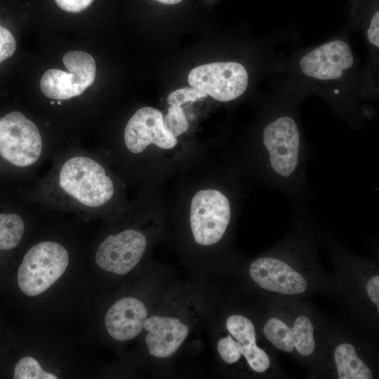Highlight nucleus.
I'll return each mask as SVG.
<instances>
[{"label": "nucleus", "mask_w": 379, "mask_h": 379, "mask_svg": "<svg viewBox=\"0 0 379 379\" xmlns=\"http://www.w3.org/2000/svg\"><path fill=\"white\" fill-rule=\"evenodd\" d=\"M145 237L134 230L108 236L98 246L95 262L101 269L123 275L133 270L146 248Z\"/></svg>", "instance_id": "obj_9"}, {"label": "nucleus", "mask_w": 379, "mask_h": 379, "mask_svg": "<svg viewBox=\"0 0 379 379\" xmlns=\"http://www.w3.org/2000/svg\"><path fill=\"white\" fill-rule=\"evenodd\" d=\"M293 346L298 352L303 356L310 355L314 350L315 341L313 326L305 316L298 317L294 323Z\"/></svg>", "instance_id": "obj_18"}, {"label": "nucleus", "mask_w": 379, "mask_h": 379, "mask_svg": "<svg viewBox=\"0 0 379 379\" xmlns=\"http://www.w3.org/2000/svg\"><path fill=\"white\" fill-rule=\"evenodd\" d=\"M339 379H372L369 368L357 356L354 347L348 343L337 347L334 354Z\"/></svg>", "instance_id": "obj_15"}, {"label": "nucleus", "mask_w": 379, "mask_h": 379, "mask_svg": "<svg viewBox=\"0 0 379 379\" xmlns=\"http://www.w3.org/2000/svg\"><path fill=\"white\" fill-rule=\"evenodd\" d=\"M189 84L220 102L240 97L246 90L248 75L246 68L237 62H216L192 69Z\"/></svg>", "instance_id": "obj_7"}, {"label": "nucleus", "mask_w": 379, "mask_h": 379, "mask_svg": "<svg viewBox=\"0 0 379 379\" xmlns=\"http://www.w3.org/2000/svg\"><path fill=\"white\" fill-rule=\"evenodd\" d=\"M147 311L139 300L128 297L116 302L105 317L106 329L109 335L119 341L136 337L147 319Z\"/></svg>", "instance_id": "obj_14"}, {"label": "nucleus", "mask_w": 379, "mask_h": 379, "mask_svg": "<svg viewBox=\"0 0 379 379\" xmlns=\"http://www.w3.org/2000/svg\"><path fill=\"white\" fill-rule=\"evenodd\" d=\"M264 333L267 339L277 348L284 352L293 350V331L284 321L277 318H271L264 326Z\"/></svg>", "instance_id": "obj_17"}, {"label": "nucleus", "mask_w": 379, "mask_h": 379, "mask_svg": "<svg viewBox=\"0 0 379 379\" xmlns=\"http://www.w3.org/2000/svg\"><path fill=\"white\" fill-rule=\"evenodd\" d=\"M16 49V41L12 33L0 25V62L11 57Z\"/></svg>", "instance_id": "obj_22"}, {"label": "nucleus", "mask_w": 379, "mask_h": 379, "mask_svg": "<svg viewBox=\"0 0 379 379\" xmlns=\"http://www.w3.org/2000/svg\"><path fill=\"white\" fill-rule=\"evenodd\" d=\"M207 95L203 91L191 87L181 88L171 93L167 98V102L169 105L179 104L182 105L185 102H194L197 100L206 98Z\"/></svg>", "instance_id": "obj_21"}, {"label": "nucleus", "mask_w": 379, "mask_h": 379, "mask_svg": "<svg viewBox=\"0 0 379 379\" xmlns=\"http://www.w3.org/2000/svg\"><path fill=\"white\" fill-rule=\"evenodd\" d=\"M312 152L291 114L281 113L268 119L255 149L259 179L286 196L293 208H306L310 197L307 166Z\"/></svg>", "instance_id": "obj_1"}, {"label": "nucleus", "mask_w": 379, "mask_h": 379, "mask_svg": "<svg viewBox=\"0 0 379 379\" xmlns=\"http://www.w3.org/2000/svg\"><path fill=\"white\" fill-rule=\"evenodd\" d=\"M15 379H57V377L44 371L34 358L25 357L21 359L14 369Z\"/></svg>", "instance_id": "obj_19"}, {"label": "nucleus", "mask_w": 379, "mask_h": 379, "mask_svg": "<svg viewBox=\"0 0 379 379\" xmlns=\"http://www.w3.org/2000/svg\"><path fill=\"white\" fill-rule=\"evenodd\" d=\"M367 294L369 298L376 305L379 310V276L371 278L366 285Z\"/></svg>", "instance_id": "obj_25"}, {"label": "nucleus", "mask_w": 379, "mask_h": 379, "mask_svg": "<svg viewBox=\"0 0 379 379\" xmlns=\"http://www.w3.org/2000/svg\"><path fill=\"white\" fill-rule=\"evenodd\" d=\"M124 142L130 152L139 154L151 144L168 149L173 148L178 141L166 128L162 113L157 109L144 107L138 109L128 121Z\"/></svg>", "instance_id": "obj_10"}, {"label": "nucleus", "mask_w": 379, "mask_h": 379, "mask_svg": "<svg viewBox=\"0 0 379 379\" xmlns=\"http://www.w3.org/2000/svg\"><path fill=\"white\" fill-rule=\"evenodd\" d=\"M379 12L377 11L371 19L370 26L367 31V37L371 44L379 47Z\"/></svg>", "instance_id": "obj_24"}, {"label": "nucleus", "mask_w": 379, "mask_h": 379, "mask_svg": "<svg viewBox=\"0 0 379 379\" xmlns=\"http://www.w3.org/2000/svg\"><path fill=\"white\" fill-rule=\"evenodd\" d=\"M170 105L168 113L164 117V124L166 128L177 138L187 130L189 123L180 105Z\"/></svg>", "instance_id": "obj_20"}, {"label": "nucleus", "mask_w": 379, "mask_h": 379, "mask_svg": "<svg viewBox=\"0 0 379 379\" xmlns=\"http://www.w3.org/2000/svg\"><path fill=\"white\" fill-rule=\"evenodd\" d=\"M25 232V223L16 213H0V250L16 247Z\"/></svg>", "instance_id": "obj_16"}, {"label": "nucleus", "mask_w": 379, "mask_h": 379, "mask_svg": "<svg viewBox=\"0 0 379 379\" xmlns=\"http://www.w3.org/2000/svg\"><path fill=\"white\" fill-rule=\"evenodd\" d=\"M250 276L261 288L283 294L295 295L304 292L305 279L285 262L272 257L254 260L250 266Z\"/></svg>", "instance_id": "obj_12"}, {"label": "nucleus", "mask_w": 379, "mask_h": 379, "mask_svg": "<svg viewBox=\"0 0 379 379\" xmlns=\"http://www.w3.org/2000/svg\"><path fill=\"white\" fill-rule=\"evenodd\" d=\"M158 2L165 4H177L182 1V0H155Z\"/></svg>", "instance_id": "obj_26"}, {"label": "nucleus", "mask_w": 379, "mask_h": 379, "mask_svg": "<svg viewBox=\"0 0 379 379\" xmlns=\"http://www.w3.org/2000/svg\"><path fill=\"white\" fill-rule=\"evenodd\" d=\"M63 11L79 13L88 7L93 0H54Z\"/></svg>", "instance_id": "obj_23"}, {"label": "nucleus", "mask_w": 379, "mask_h": 379, "mask_svg": "<svg viewBox=\"0 0 379 379\" xmlns=\"http://www.w3.org/2000/svg\"><path fill=\"white\" fill-rule=\"evenodd\" d=\"M58 185L68 197L89 208L106 204L114 193V183L104 167L84 156L73 157L62 165Z\"/></svg>", "instance_id": "obj_2"}, {"label": "nucleus", "mask_w": 379, "mask_h": 379, "mask_svg": "<svg viewBox=\"0 0 379 379\" xmlns=\"http://www.w3.org/2000/svg\"><path fill=\"white\" fill-rule=\"evenodd\" d=\"M145 343L150 354L158 358L173 355L188 335V327L178 319L152 316L144 323Z\"/></svg>", "instance_id": "obj_13"}, {"label": "nucleus", "mask_w": 379, "mask_h": 379, "mask_svg": "<svg viewBox=\"0 0 379 379\" xmlns=\"http://www.w3.org/2000/svg\"><path fill=\"white\" fill-rule=\"evenodd\" d=\"M62 62L68 72L50 69L40 81L42 93L53 100H67L81 95L95 78V61L86 52L69 51L65 54Z\"/></svg>", "instance_id": "obj_6"}, {"label": "nucleus", "mask_w": 379, "mask_h": 379, "mask_svg": "<svg viewBox=\"0 0 379 379\" xmlns=\"http://www.w3.org/2000/svg\"><path fill=\"white\" fill-rule=\"evenodd\" d=\"M41 133L33 121L13 111L0 117V155L18 167L36 164L41 157Z\"/></svg>", "instance_id": "obj_5"}, {"label": "nucleus", "mask_w": 379, "mask_h": 379, "mask_svg": "<svg viewBox=\"0 0 379 379\" xmlns=\"http://www.w3.org/2000/svg\"><path fill=\"white\" fill-rule=\"evenodd\" d=\"M353 63L354 57L349 45L336 40L305 54L300 61V67L306 76L328 81L342 77Z\"/></svg>", "instance_id": "obj_11"}, {"label": "nucleus", "mask_w": 379, "mask_h": 379, "mask_svg": "<svg viewBox=\"0 0 379 379\" xmlns=\"http://www.w3.org/2000/svg\"><path fill=\"white\" fill-rule=\"evenodd\" d=\"M232 206L227 195L219 190L197 192L190 205V227L194 241L202 246L213 245L225 235L231 221Z\"/></svg>", "instance_id": "obj_4"}, {"label": "nucleus", "mask_w": 379, "mask_h": 379, "mask_svg": "<svg viewBox=\"0 0 379 379\" xmlns=\"http://www.w3.org/2000/svg\"><path fill=\"white\" fill-rule=\"evenodd\" d=\"M230 335L218 343L220 357L227 364H234L244 355L253 370L264 372L270 364L268 355L256 345L255 331L253 323L246 317L234 314L226 321Z\"/></svg>", "instance_id": "obj_8"}, {"label": "nucleus", "mask_w": 379, "mask_h": 379, "mask_svg": "<svg viewBox=\"0 0 379 379\" xmlns=\"http://www.w3.org/2000/svg\"><path fill=\"white\" fill-rule=\"evenodd\" d=\"M69 253L61 244L43 241L25 254L18 272V284L28 296L38 295L50 288L65 272Z\"/></svg>", "instance_id": "obj_3"}]
</instances>
